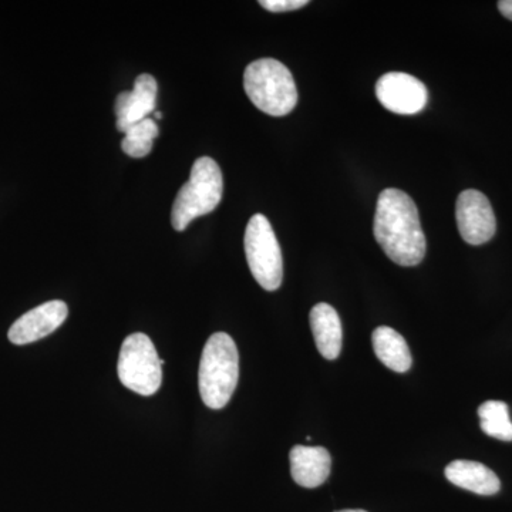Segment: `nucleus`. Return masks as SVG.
I'll return each instance as SVG.
<instances>
[{
    "instance_id": "nucleus-4",
    "label": "nucleus",
    "mask_w": 512,
    "mask_h": 512,
    "mask_svg": "<svg viewBox=\"0 0 512 512\" xmlns=\"http://www.w3.org/2000/svg\"><path fill=\"white\" fill-rule=\"evenodd\" d=\"M224 180L220 165L211 157H201L191 168L190 181L185 183L175 197L171 224L175 231L183 232L202 215L211 214L220 205Z\"/></svg>"
},
{
    "instance_id": "nucleus-13",
    "label": "nucleus",
    "mask_w": 512,
    "mask_h": 512,
    "mask_svg": "<svg viewBox=\"0 0 512 512\" xmlns=\"http://www.w3.org/2000/svg\"><path fill=\"white\" fill-rule=\"evenodd\" d=\"M451 484L478 495H494L500 491V478L490 468L477 461H451L446 468Z\"/></svg>"
},
{
    "instance_id": "nucleus-16",
    "label": "nucleus",
    "mask_w": 512,
    "mask_h": 512,
    "mask_svg": "<svg viewBox=\"0 0 512 512\" xmlns=\"http://www.w3.org/2000/svg\"><path fill=\"white\" fill-rule=\"evenodd\" d=\"M481 430L497 440L512 441V421L508 406L498 400H490L478 407Z\"/></svg>"
},
{
    "instance_id": "nucleus-14",
    "label": "nucleus",
    "mask_w": 512,
    "mask_h": 512,
    "mask_svg": "<svg viewBox=\"0 0 512 512\" xmlns=\"http://www.w3.org/2000/svg\"><path fill=\"white\" fill-rule=\"evenodd\" d=\"M373 349L384 366L393 372L406 373L413 365L412 353L406 340L389 326H380L373 332Z\"/></svg>"
},
{
    "instance_id": "nucleus-2",
    "label": "nucleus",
    "mask_w": 512,
    "mask_h": 512,
    "mask_svg": "<svg viewBox=\"0 0 512 512\" xmlns=\"http://www.w3.org/2000/svg\"><path fill=\"white\" fill-rule=\"evenodd\" d=\"M239 355L234 339L224 332L214 333L202 350L198 387L202 402L221 410L238 386Z\"/></svg>"
},
{
    "instance_id": "nucleus-17",
    "label": "nucleus",
    "mask_w": 512,
    "mask_h": 512,
    "mask_svg": "<svg viewBox=\"0 0 512 512\" xmlns=\"http://www.w3.org/2000/svg\"><path fill=\"white\" fill-rule=\"evenodd\" d=\"M306 0H261L259 5L262 8L274 13L292 12V10L302 9L308 5Z\"/></svg>"
},
{
    "instance_id": "nucleus-10",
    "label": "nucleus",
    "mask_w": 512,
    "mask_h": 512,
    "mask_svg": "<svg viewBox=\"0 0 512 512\" xmlns=\"http://www.w3.org/2000/svg\"><path fill=\"white\" fill-rule=\"evenodd\" d=\"M157 94V80L151 74H140L131 92H123L117 96L114 104L117 130L124 133L128 127L148 119V116L156 111Z\"/></svg>"
},
{
    "instance_id": "nucleus-15",
    "label": "nucleus",
    "mask_w": 512,
    "mask_h": 512,
    "mask_svg": "<svg viewBox=\"0 0 512 512\" xmlns=\"http://www.w3.org/2000/svg\"><path fill=\"white\" fill-rule=\"evenodd\" d=\"M160 136V128L153 119H144L124 131L121 150L131 158H144L153 150L154 140Z\"/></svg>"
},
{
    "instance_id": "nucleus-5",
    "label": "nucleus",
    "mask_w": 512,
    "mask_h": 512,
    "mask_svg": "<svg viewBox=\"0 0 512 512\" xmlns=\"http://www.w3.org/2000/svg\"><path fill=\"white\" fill-rule=\"evenodd\" d=\"M251 274L265 291L274 292L284 279V258L271 222L262 214L249 220L244 238Z\"/></svg>"
},
{
    "instance_id": "nucleus-18",
    "label": "nucleus",
    "mask_w": 512,
    "mask_h": 512,
    "mask_svg": "<svg viewBox=\"0 0 512 512\" xmlns=\"http://www.w3.org/2000/svg\"><path fill=\"white\" fill-rule=\"evenodd\" d=\"M498 9L503 13L504 18L512 20V0H501L498 2Z\"/></svg>"
},
{
    "instance_id": "nucleus-9",
    "label": "nucleus",
    "mask_w": 512,
    "mask_h": 512,
    "mask_svg": "<svg viewBox=\"0 0 512 512\" xmlns=\"http://www.w3.org/2000/svg\"><path fill=\"white\" fill-rule=\"evenodd\" d=\"M69 316V308L63 301H50L20 316L9 329L13 345H29L52 335Z\"/></svg>"
},
{
    "instance_id": "nucleus-12",
    "label": "nucleus",
    "mask_w": 512,
    "mask_h": 512,
    "mask_svg": "<svg viewBox=\"0 0 512 512\" xmlns=\"http://www.w3.org/2000/svg\"><path fill=\"white\" fill-rule=\"evenodd\" d=\"M311 329L316 348L328 360L338 359L342 352V322L336 309L328 303H318L311 311Z\"/></svg>"
},
{
    "instance_id": "nucleus-20",
    "label": "nucleus",
    "mask_w": 512,
    "mask_h": 512,
    "mask_svg": "<svg viewBox=\"0 0 512 512\" xmlns=\"http://www.w3.org/2000/svg\"><path fill=\"white\" fill-rule=\"evenodd\" d=\"M338 512H366L363 510H345V511H338Z\"/></svg>"
},
{
    "instance_id": "nucleus-7",
    "label": "nucleus",
    "mask_w": 512,
    "mask_h": 512,
    "mask_svg": "<svg viewBox=\"0 0 512 512\" xmlns=\"http://www.w3.org/2000/svg\"><path fill=\"white\" fill-rule=\"evenodd\" d=\"M376 97L384 109L402 116H412L426 107L429 92L412 74L392 72L383 74L377 80Z\"/></svg>"
},
{
    "instance_id": "nucleus-1",
    "label": "nucleus",
    "mask_w": 512,
    "mask_h": 512,
    "mask_svg": "<svg viewBox=\"0 0 512 512\" xmlns=\"http://www.w3.org/2000/svg\"><path fill=\"white\" fill-rule=\"evenodd\" d=\"M376 241L394 264L416 266L426 255V238L419 210L409 195L397 188L380 192L377 200L375 225Z\"/></svg>"
},
{
    "instance_id": "nucleus-19",
    "label": "nucleus",
    "mask_w": 512,
    "mask_h": 512,
    "mask_svg": "<svg viewBox=\"0 0 512 512\" xmlns=\"http://www.w3.org/2000/svg\"><path fill=\"white\" fill-rule=\"evenodd\" d=\"M154 117H156V119L160 120V119H163V114H161L160 111H154Z\"/></svg>"
},
{
    "instance_id": "nucleus-11",
    "label": "nucleus",
    "mask_w": 512,
    "mask_h": 512,
    "mask_svg": "<svg viewBox=\"0 0 512 512\" xmlns=\"http://www.w3.org/2000/svg\"><path fill=\"white\" fill-rule=\"evenodd\" d=\"M293 481L303 488H316L328 480L332 458L325 447L295 446L289 454Z\"/></svg>"
},
{
    "instance_id": "nucleus-8",
    "label": "nucleus",
    "mask_w": 512,
    "mask_h": 512,
    "mask_svg": "<svg viewBox=\"0 0 512 512\" xmlns=\"http://www.w3.org/2000/svg\"><path fill=\"white\" fill-rule=\"evenodd\" d=\"M456 220L461 238L470 245H483L493 239L497 221L493 207L483 192L467 190L458 195Z\"/></svg>"
},
{
    "instance_id": "nucleus-6",
    "label": "nucleus",
    "mask_w": 512,
    "mask_h": 512,
    "mask_svg": "<svg viewBox=\"0 0 512 512\" xmlns=\"http://www.w3.org/2000/svg\"><path fill=\"white\" fill-rule=\"evenodd\" d=\"M117 373L124 387L140 396H153L163 382V365L156 346L144 333H133L121 346Z\"/></svg>"
},
{
    "instance_id": "nucleus-3",
    "label": "nucleus",
    "mask_w": 512,
    "mask_h": 512,
    "mask_svg": "<svg viewBox=\"0 0 512 512\" xmlns=\"http://www.w3.org/2000/svg\"><path fill=\"white\" fill-rule=\"evenodd\" d=\"M244 89L256 109L284 117L298 104V90L292 73L274 59L255 60L244 73Z\"/></svg>"
}]
</instances>
